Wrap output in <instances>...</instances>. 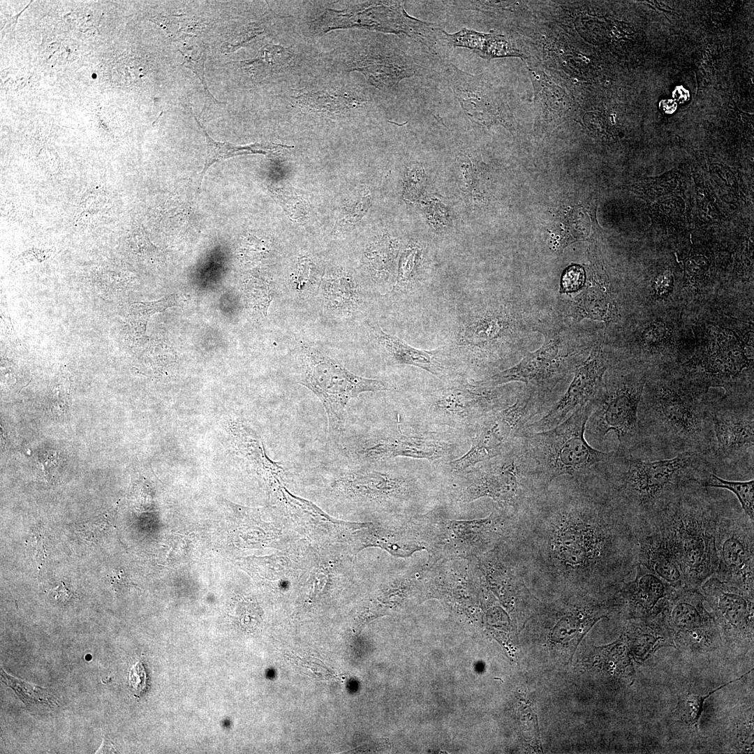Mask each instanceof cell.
Segmentation results:
<instances>
[{"instance_id": "obj_34", "label": "cell", "mask_w": 754, "mask_h": 754, "mask_svg": "<svg viewBox=\"0 0 754 754\" xmlns=\"http://www.w3.org/2000/svg\"><path fill=\"white\" fill-rule=\"evenodd\" d=\"M71 383L70 379L59 374L54 379L51 388L48 408L56 415H63L68 409L71 402Z\"/></svg>"}, {"instance_id": "obj_44", "label": "cell", "mask_w": 754, "mask_h": 754, "mask_svg": "<svg viewBox=\"0 0 754 754\" xmlns=\"http://www.w3.org/2000/svg\"><path fill=\"white\" fill-rule=\"evenodd\" d=\"M51 593L54 600L59 603H66L73 596V593L66 586L64 582H61L60 584L51 590Z\"/></svg>"}, {"instance_id": "obj_31", "label": "cell", "mask_w": 754, "mask_h": 754, "mask_svg": "<svg viewBox=\"0 0 754 754\" xmlns=\"http://www.w3.org/2000/svg\"><path fill=\"white\" fill-rule=\"evenodd\" d=\"M750 672L751 671H749L748 672ZM748 673L741 675L737 679L724 683L723 685L714 689L712 691L704 695H694L691 693H688L685 695L678 702V704L675 710L679 720L688 726L693 727L697 729L699 720L704 710V704L705 700L717 690L721 689L722 688H724L728 684H730L741 679Z\"/></svg>"}, {"instance_id": "obj_40", "label": "cell", "mask_w": 754, "mask_h": 754, "mask_svg": "<svg viewBox=\"0 0 754 754\" xmlns=\"http://www.w3.org/2000/svg\"><path fill=\"white\" fill-rule=\"evenodd\" d=\"M147 675L142 661H138L130 670L128 683L130 686L138 693H142L146 688Z\"/></svg>"}, {"instance_id": "obj_5", "label": "cell", "mask_w": 754, "mask_h": 754, "mask_svg": "<svg viewBox=\"0 0 754 754\" xmlns=\"http://www.w3.org/2000/svg\"><path fill=\"white\" fill-rule=\"evenodd\" d=\"M591 402L576 408L563 422L545 431L523 430L519 435L535 461L546 482L561 476L577 480L595 479L614 450L603 452L591 446L585 438Z\"/></svg>"}, {"instance_id": "obj_32", "label": "cell", "mask_w": 754, "mask_h": 754, "mask_svg": "<svg viewBox=\"0 0 754 754\" xmlns=\"http://www.w3.org/2000/svg\"><path fill=\"white\" fill-rule=\"evenodd\" d=\"M503 320L498 317H484L471 325L464 330L462 340L468 344H477L498 337L503 331Z\"/></svg>"}, {"instance_id": "obj_16", "label": "cell", "mask_w": 754, "mask_h": 754, "mask_svg": "<svg viewBox=\"0 0 754 754\" xmlns=\"http://www.w3.org/2000/svg\"><path fill=\"white\" fill-rule=\"evenodd\" d=\"M609 367L601 350L596 348L577 367L573 380L561 399L540 419L528 423L524 430L538 432L550 429L563 422L576 408L588 404L597 393Z\"/></svg>"}, {"instance_id": "obj_10", "label": "cell", "mask_w": 754, "mask_h": 754, "mask_svg": "<svg viewBox=\"0 0 754 754\" xmlns=\"http://www.w3.org/2000/svg\"><path fill=\"white\" fill-rule=\"evenodd\" d=\"M547 409L545 401L522 391L512 404L490 412L475 424L471 448L449 463L452 469L464 471L500 455L513 445L533 418Z\"/></svg>"}, {"instance_id": "obj_29", "label": "cell", "mask_w": 754, "mask_h": 754, "mask_svg": "<svg viewBox=\"0 0 754 754\" xmlns=\"http://www.w3.org/2000/svg\"><path fill=\"white\" fill-rule=\"evenodd\" d=\"M704 487L724 489L732 491L738 498L744 513L751 521L754 522L753 479L748 481H731L711 473L709 475Z\"/></svg>"}, {"instance_id": "obj_7", "label": "cell", "mask_w": 754, "mask_h": 754, "mask_svg": "<svg viewBox=\"0 0 754 754\" xmlns=\"http://www.w3.org/2000/svg\"><path fill=\"white\" fill-rule=\"evenodd\" d=\"M648 370L630 364L605 372L591 401L585 434L602 443L613 431L616 450L636 452L639 448L638 408Z\"/></svg>"}, {"instance_id": "obj_41", "label": "cell", "mask_w": 754, "mask_h": 754, "mask_svg": "<svg viewBox=\"0 0 754 754\" xmlns=\"http://www.w3.org/2000/svg\"><path fill=\"white\" fill-rule=\"evenodd\" d=\"M584 280L583 269L579 266L569 267L562 278V286L565 290L578 288Z\"/></svg>"}, {"instance_id": "obj_35", "label": "cell", "mask_w": 754, "mask_h": 754, "mask_svg": "<svg viewBox=\"0 0 754 754\" xmlns=\"http://www.w3.org/2000/svg\"><path fill=\"white\" fill-rule=\"evenodd\" d=\"M245 290L251 306L267 315L273 298V288L270 283L267 281L254 278L246 283Z\"/></svg>"}, {"instance_id": "obj_8", "label": "cell", "mask_w": 754, "mask_h": 754, "mask_svg": "<svg viewBox=\"0 0 754 754\" xmlns=\"http://www.w3.org/2000/svg\"><path fill=\"white\" fill-rule=\"evenodd\" d=\"M753 394L711 398L709 461L716 475H753Z\"/></svg>"}, {"instance_id": "obj_15", "label": "cell", "mask_w": 754, "mask_h": 754, "mask_svg": "<svg viewBox=\"0 0 754 754\" xmlns=\"http://www.w3.org/2000/svg\"><path fill=\"white\" fill-rule=\"evenodd\" d=\"M567 357L560 354L556 342L550 340L535 352L528 353L518 364L496 373L488 380L475 383L494 387L519 381L527 385L526 389L549 401L554 387L567 374L571 367Z\"/></svg>"}, {"instance_id": "obj_14", "label": "cell", "mask_w": 754, "mask_h": 754, "mask_svg": "<svg viewBox=\"0 0 754 754\" xmlns=\"http://www.w3.org/2000/svg\"><path fill=\"white\" fill-rule=\"evenodd\" d=\"M517 398L491 387L454 381L436 391L430 401L434 417L446 424L475 426L491 411L505 408Z\"/></svg>"}, {"instance_id": "obj_25", "label": "cell", "mask_w": 754, "mask_h": 754, "mask_svg": "<svg viewBox=\"0 0 754 754\" xmlns=\"http://www.w3.org/2000/svg\"><path fill=\"white\" fill-rule=\"evenodd\" d=\"M1 679L3 683L11 688L27 708L30 710L40 709L42 707L53 709L57 705V700L49 690L43 687L15 678L1 668Z\"/></svg>"}, {"instance_id": "obj_19", "label": "cell", "mask_w": 754, "mask_h": 754, "mask_svg": "<svg viewBox=\"0 0 754 754\" xmlns=\"http://www.w3.org/2000/svg\"><path fill=\"white\" fill-rule=\"evenodd\" d=\"M397 419V430L360 443L355 450L357 457L363 461H380L397 457L434 461L443 454L441 442L429 437L403 434Z\"/></svg>"}, {"instance_id": "obj_43", "label": "cell", "mask_w": 754, "mask_h": 754, "mask_svg": "<svg viewBox=\"0 0 754 754\" xmlns=\"http://www.w3.org/2000/svg\"><path fill=\"white\" fill-rule=\"evenodd\" d=\"M1 326H3V331L4 335L14 343H18L19 339L17 338L15 331L13 329V326L11 323L9 314L7 313V309H4V306H1Z\"/></svg>"}, {"instance_id": "obj_37", "label": "cell", "mask_w": 754, "mask_h": 754, "mask_svg": "<svg viewBox=\"0 0 754 754\" xmlns=\"http://www.w3.org/2000/svg\"><path fill=\"white\" fill-rule=\"evenodd\" d=\"M1 379L5 385L14 390H20L29 383V377L26 371L20 369L17 364L9 360H1Z\"/></svg>"}, {"instance_id": "obj_42", "label": "cell", "mask_w": 754, "mask_h": 754, "mask_svg": "<svg viewBox=\"0 0 754 754\" xmlns=\"http://www.w3.org/2000/svg\"><path fill=\"white\" fill-rule=\"evenodd\" d=\"M108 579L117 592L126 588L131 584L124 572L121 570H113L110 575H108Z\"/></svg>"}, {"instance_id": "obj_38", "label": "cell", "mask_w": 754, "mask_h": 754, "mask_svg": "<svg viewBox=\"0 0 754 754\" xmlns=\"http://www.w3.org/2000/svg\"><path fill=\"white\" fill-rule=\"evenodd\" d=\"M416 251L411 250L405 253L400 264L398 276L393 291L402 292L411 285L416 260Z\"/></svg>"}, {"instance_id": "obj_22", "label": "cell", "mask_w": 754, "mask_h": 754, "mask_svg": "<svg viewBox=\"0 0 754 754\" xmlns=\"http://www.w3.org/2000/svg\"><path fill=\"white\" fill-rule=\"evenodd\" d=\"M628 620L623 635L638 661H645L661 647L675 646L662 612L654 616Z\"/></svg>"}, {"instance_id": "obj_3", "label": "cell", "mask_w": 754, "mask_h": 754, "mask_svg": "<svg viewBox=\"0 0 754 754\" xmlns=\"http://www.w3.org/2000/svg\"><path fill=\"white\" fill-rule=\"evenodd\" d=\"M714 473L707 456L685 452L649 461L630 451L615 450L601 467L594 482L637 528L676 496L704 486Z\"/></svg>"}, {"instance_id": "obj_30", "label": "cell", "mask_w": 754, "mask_h": 754, "mask_svg": "<svg viewBox=\"0 0 754 754\" xmlns=\"http://www.w3.org/2000/svg\"><path fill=\"white\" fill-rule=\"evenodd\" d=\"M116 508L113 507L87 520L72 526L74 531L87 541L98 543L114 527Z\"/></svg>"}, {"instance_id": "obj_12", "label": "cell", "mask_w": 754, "mask_h": 754, "mask_svg": "<svg viewBox=\"0 0 754 754\" xmlns=\"http://www.w3.org/2000/svg\"><path fill=\"white\" fill-rule=\"evenodd\" d=\"M704 601L700 589L684 586L674 591L662 611L674 644L683 649L709 651L715 648L721 638Z\"/></svg>"}, {"instance_id": "obj_28", "label": "cell", "mask_w": 754, "mask_h": 754, "mask_svg": "<svg viewBox=\"0 0 754 754\" xmlns=\"http://www.w3.org/2000/svg\"><path fill=\"white\" fill-rule=\"evenodd\" d=\"M293 52L288 48L272 44L263 46L258 57L253 59L244 61L256 75H265L278 72L287 66Z\"/></svg>"}, {"instance_id": "obj_21", "label": "cell", "mask_w": 754, "mask_h": 754, "mask_svg": "<svg viewBox=\"0 0 754 754\" xmlns=\"http://www.w3.org/2000/svg\"><path fill=\"white\" fill-rule=\"evenodd\" d=\"M374 331L378 341L385 348L394 363L416 367L441 378L447 374L443 348L431 350H421L384 332L380 327L374 328Z\"/></svg>"}, {"instance_id": "obj_18", "label": "cell", "mask_w": 754, "mask_h": 754, "mask_svg": "<svg viewBox=\"0 0 754 754\" xmlns=\"http://www.w3.org/2000/svg\"><path fill=\"white\" fill-rule=\"evenodd\" d=\"M676 589L644 566L637 563L634 578L624 582L616 593L620 610L630 619L660 614Z\"/></svg>"}, {"instance_id": "obj_20", "label": "cell", "mask_w": 754, "mask_h": 754, "mask_svg": "<svg viewBox=\"0 0 754 754\" xmlns=\"http://www.w3.org/2000/svg\"><path fill=\"white\" fill-rule=\"evenodd\" d=\"M636 535L637 563L674 589L686 586L678 563L660 532L652 525L646 524L636 529Z\"/></svg>"}, {"instance_id": "obj_9", "label": "cell", "mask_w": 754, "mask_h": 754, "mask_svg": "<svg viewBox=\"0 0 754 754\" xmlns=\"http://www.w3.org/2000/svg\"><path fill=\"white\" fill-rule=\"evenodd\" d=\"M298 383L322 402L328 420L327 441L338 443L344 431L346 407L350 399L365 392L386 391L382 380L357 376L327 356L307 353L301 358Z\"/></svg>"}, {"instance_id": "obj_4", "label": "cell", "mask_w": 754, "mask_h": 754, "mask_svg": "<svg viewBox=\"0 0 754 754\" xmlns=\"http://www.w3.org/2000/svg\"><path fill=\"white\" fill-rule=\"evenodd\" d=\"M727 501L709 487H693L676 496L646 524L666 541L687 587L700 589L716 571V524Z\"/></svg>"}, {"instance_id": "obj_24", "label": "cell", "mask_w": 754, "mask_h": 754, "mask_svg": "<svg viewBox=\"0 0 754 754\" xmlns=\"http://www.w3.org/2000/svg\"><path fill=\"white\" fill-rule=\"evenodd\" d=\"M198 124L202 130L203 134L206 139L207 151L206 158L201 172L199 174V187H200L202 179L207 171V170L216 162L221 159H226L237 155L251 154V153H261L267 154L272 152V145H260L254 144L247 147H237L228 142H221L215 141L213 140L207 133L203 126L199 122L198 119L195 117Z\"/></svg>"}, {"instance_id": "obj_27", "label": "cell", "mask_w": 754, "mask_h": 754, "mask_svg": "<svg viewBox=\"0 0 754 754\" xmlns=\"http://www.w3.org/2000/svg\"><path fill=\"white\" fill-rule=\"evenodd\" d=\"M324 295L333 309L351 311L358 304V294L352 279L343 273L332 274L325 284Z\"/></svg>"}, {"instance_id": "obj_11", "label": "cell", "mask_w": 754, "mask_h": 754, "mask_svg": "<svg viewBox=\"0 0 754 754\" xmlns=\"http://www.w3.org/2000/svg\"><path fill=\"white\" fill-rule=\"evenodd\" d=\"M754 522L728 500L715 536L717 566L713 575L754 593Z\"/></svg>"}, {"instance_id": "obj_2", "label": "cell", "mask_w": 754, "mask_h": 754, "mask_svg": "<svg viewBox=\"0 0 754 754\" xmlns=\"http://www.w3.org/2000/svg\"><path fill=\"white\" fill-rule=\"evenodd\" d=\"M708 390L679 365L648 370L638 408L637 451L646 447L669 458L696 452L709 459L713 436Z\"/></svg>"}, {"instance_id": "obj_17", "label": "cell", "mask_w": 754, "mask_h": 754, "mask_svg": "<svg viewBox=\"0 0 754 754\" xmlns=\"http://www.w3.org/2000/svg\"><path fill=\"white\" fill-rule=\"evenodd\" d=\"M514 555V561L508 559L507 561L501 552L495 548L480 557V569L485 582L510 604L515 611L526 619L532 614L534 603L538 600L526 586L522 568Z\"/></svg>"}, {"instance_id": "obj_23", "label": "cell", "mask_w": 754, "mask_h": 754, "mask_svg": "<svg viewBox=\"0 0 754 754\" xmlns=\"http://www.w3.org/2000/svg\"><path fill=\"white\" fill-rule=\"evenodd\" d=\"M336 484L350 494L373 499L397 496L406 490L403 479L376 471L350 472Z\"/></svg>"}, {"instance_id": "obj_33", "label": "cell", "mask_w": 754, "mask_h": 754, "mask_svg": "<svg viewBox=\"0 0 754 754\" xmlns=\"http://www.w3.org/2000/svg\"><path fill=\"white\" fill-rule=\"evenodd\" d=\"M154 19L170 37L176 39L195 35L202 29L200 22L184 15H158Z\"/></svg>"}, {"instance_id": "obj_1", "label": "cell", "mask_w": 754, "mask_h": 754, "mask_svg": "<svg viewBox=\"0 0 754 754\" xmlns=\"http://www.w3.org/2000/svg\"><path fill=\"white\" fill-rule=\"evenodd\" d=\"M510 542L525 580L565 596L614 594L637 565L633 524L593 480L552 482Z\"/></svg>"}, {"instance_id": "obj_13", "label": "cell", "mask_w": 754, "mask_h": 754, "mask_svg": "<svg viewBox=\"0 0 754 754\" xmlns=\"http://www.w3.org/2000/svg\"><path fill=\"white\" fill-rule=\"evenodd\" d=\"M720 636L732 647L746 651L753 644V596L712 575L700 586Z\"/></svg>"}, {"instance_id": "obj_39", "label": "cell", "mask_w": 754, "mask_h": 754, "mask_svg": "<svg viewBox=\"0 0 754 754\" xmlns=\"http://www.w3.org/2000/svg\"><path fill=\"white\" fill-rule=\"evenodd\" d=\"M43 526H37L31 535V546L38 568L43 565L47 557V549L45 545Z\"/></svg>"}, {"instance_id": "obj_26", "label": "cell", "mask_w": 754, "mask_h": 754, "mask_svg": "<svg viewBox=\"0 0 754 754\" xmlns=\"http://www.w3.org/2000/svg\"><path fill=\"white\" fill-rule=\"evenodd\" d=\"M176 303L175 296L169 295L156 301L131 304L126 316V326L131 335L136 339L142 338L149 318L155 313L163 312L175 305Z\"/></svg>"}, {"instance_id": "obj_36", "label": "cell", "mask_w": 754, "mask_h": 754, "mask_svg": "<svg viewBox=\"0 0 754 754\" xmlns=\"http://www.w3.org/2000/svg\"><path fill=\"white\" fill-rule=\"evenodd\" d=\"M179 52L184 57L182 65L191 69L198 77L203 86L207 99L208 98L214 103H219L209 91L205 82L204 71V64L207 57L205 49L202 48L200 50L199 47H194L193 46L179 50Z\"/></svg>"}, {"instance_id": "obj_6", "label": "cell", "mask_w": 754, "mask_h": 754, "mask_svg": "<svg viewBox=\"0 0 754 754\" xmlns=\"http://www.w3.org/2000/svg\"><path fill=\"white\" fill-rule=\"evenodd\" d=\"M470 480L463 501L489 497L517 516L549 487L522 435L506 451L481 462Z\"/></svg>"}]
</instances>
